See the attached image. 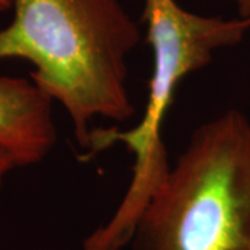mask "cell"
Instances as JSON below:
<instances>
[{
    "label": "cell",
    "instance_id": "cell-5",
    "mask_svg": "<svg viewBox=\"0 0 250 250\" xmlns=\"http://www.w3.org/2000/svg\"><path fill=\"white\" fill-rule=\"evenodd\" d=\"M16 167H17V164H16L14 159L10 156L9 153L0 149V187L3 185L4 178H6Z\"/></svg>",
    "mask_w": 250,
    "mask_h": 250
},
{
    "label": "cell",
    "instance_id": "cell-7",
    "mask_svg": "<svg viewBox=\"0 0 250 250\" xmlns=\"http://www.w3.org/2000/svg\"><path fill=\"white\" fill-rule=\"evenodd\" d=\"M11 7V0H0V11H6Z\"/></svg>",
    "mask_w": 250,
    "mask_h": 250
},
{
    "label": "cell",
    "instance_id": "cell-1",
    "mask_svg": "<svg viewBox=\"0 0 250 250\" xmlns=\"http://www.w3.org/2000/svg\"><path fill=\"white\" fill-rule=\"evenodd\" d=\"M0 28V62L27 60L29 78L70 117L86 152L96 118L125 123L136 114L128 59L142 31L121 0H11Z\"/></svg>",
    "mask_w": 250,
    "mask_h": 250
},
{
    "label": "cell",
    "instance_id": "cell-6",
    "mask_svg": "<svg viewBox=\"0 0 250 250\" xmlns=\"http://www.w3.org/2000/svg\"><path fill=\"white\" fill-rule=\"evenodd\" d=\"M238 6V14L250 17V0H239Z\"/></svg>",
    "mask_w": 250,
    "mask_h": 250
},
{
    "label": "cell",
    "instance_id": "cell-3",
    "mask_svg": "<svg viewBox=\"0 0 250 250\" xmlns=\"http://www.w3.org/2000/svg\"><path fill=\"white\" fill-rule=\"evenodd\" d=\"M132 250H250V118L195 128L135 225Z\"/></svg>",
    "mask_w": 250,
    "mask_h": 250
},
{
    "label": "cell",
    "instance_id": "cell-4",
    "mask_svg": "<svg viewBox=\"0 0 250 250\" xmlns=\"http://www.w3.org/2000/svg\"><path fill=\"white\" fill-rule=\"evenodd\" d=\"M56 142L53 102L31 78L0 75V149L25 167L41 163Z\"/></svg>",
    "mask_w": 250,
    "mask_h": 250
},
{
    "label": "cell",
    "instance_id": "cell-8",
    "mask_svg": "<svg viewBox=\"0 0 250 250\" xmlns=\"http://www.w3.org/2000/svg\"><path fill=\"white\" fill-rule=\"evenodd\" d=\"M225 1H233L235 4H238V3H239V0H225Z\"/></svg>",
    "mask_w": 250,
    "mask_h": 250
},
{
    "label": "cell",
    "instance_id": "cell-2",
    "mask_svg": "<svg viewBox=\"0 0 250 250\" xmlns=\"http://www.w3.org/2000/svg\"><path fill=\"white\" fill-rule=\"evenodd\" d=\"M142 21L153 57L143 117L132 129L93 128L82 157L121 145L134 154L132 179L116 211L83 241L82 250H123L129 245L139 217L170 170L161 129L179 83L250 32V17L202 16L177 0H143Z\"/></svg>",
    "mask_w": 250,
    "mask_h": 250
}]
</instances>
